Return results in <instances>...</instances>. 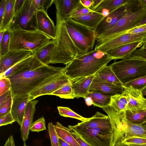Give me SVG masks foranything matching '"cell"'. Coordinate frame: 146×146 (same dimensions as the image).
Returning a JSON list of instances; mask_svg holds the SVG:
<instances>
[{
	"label": "cell",
	"instance_id": "03108f58",
	"mask_svg": "<svg viewBox=\"0 0 146 146\" xmlns=\"http://www.w3.org/2000/svg\"><path fill=\"white\" fill-rule=\"evenodd\" d=\"M23 146H28L26 145L25 142H24V143L23 144Z\"/></svg>",
	"mask_w": 146,
	"mask_h": 146
},
{
	"label": "cell",
	"instance_id": "ffe728a7",
	"mask_svg": "<svg viewBox=\"0 0 146 146\" xmlns=\"http://www.w3.org/2000/svg\"><path fill=\"white\" fill-rule=\"evenodd\" d=\"M143 43L136 42L123 45L107 51L105 53L113 60L126 59L134 50L141 47Z\"/></svg>",
	"mask_w": 146,
	"mask_h": 146
},
{
	"label": "cell",
	"instance_id": "91938a15",
	"mask_svg": "<svg viewBox=\"0 0 146 146\" xmlns=\"http://www.w3.org/2000/svg\"><path fill=\"white\" fill-rule=\"evenodd\" d=\"M127 146H146V143L142 144H126Z\"/></svg>",
	"mask_w": 146,
	"mask_h": 146
},
{
	"label": "cell",
	"instance_id": "5b68a950",
	"mask_svg": "<svg viewBox=\"0 0 146 146\" xmlns=\"http://www.w3.org/2000/svg\"><path fill=\"white\" fill-rule=\"evenodd\" d=\"M125 15L113 27L96 37L97 41L122 34L137 26L146 17V6L141 0H128Z\"/></svg>",
	"mask_w": 146,
	"mask_h": 146
},
{
	"label": "cell",
	"instance_id": "f546056e",
	"mask_svg": "<svg viewBox=\"0 0 146 146\" xmlns=\"http://www.w3.org/2000/svg\"><path fill=\"white\" fill-rule=\"evenodd\" d=\"M35 58V57L33 55L19 62L4 73L0 74V78L8 77L14 74L21 71L28 66Z\"/></svg>",
	"mask_w": 146,
	"mask_h": 146
},
{
	"label": "cell",
	"instance_id": "3957f363",
	"mask_svg": "<svg viewBox=\"0 0 146 146\" xmlns=\"http://www.w3.org/2000/svg\"><path fill=\"white\" fill-rule=\"evenodd\" d=\"M109 117L111 125V146L131 137L146 138V125L133 123L127 118L125 111L118 112L110 105L102 108Z\"/></svg>",
	"mask_w": 146,
	"mask_h": 146
},
{
	"label": "cell",
	"instance_id": "7a4b0ae2",
	"mask_svg": "<svg viewBox=\"0 0 146 146\" xmlns=\"http://www.w3.org/2000/svg\"><path fill=\"white\" fill-rule=\"evenodd\" d=\"M112 58L105 52L93 50L76 56L65 67L64 73L71 80L96 74Z\"/></svg>",
	"mask_w": 146,
	"mask_h": 146
},
{
	"label": "cell",
	"instance_id": "1f68e13d",
	"mask_svg": "<svg viewBox=\"0 0 146 146\" xmlns=\"http://www.w3.org/2000/svg\"><path fill=\"white\" fill-rule=\"evenodd\" d=\"M125 114L127 119L133 123L142 125L146 122V110H126Z\"/></svg>",
	"mask_w": 146,
	"mask_h": 146
},
{
	"label": "cell",
	"instance_id": "d6986e66",
	"mask_svg": "<svg viewBox=\"0 0 146 146\" xmlns=\"http://www.w3.org/2000/svg\"><path fill=\"white\" fill-rule=\"evenodd\" d=\"M29 95L26 94L13 96L11 112L16 121L21 126L25 110L30 101Z\"/></svg>",
	"mask_w": 146,
	"mask_h": 146
},
{
	"label": "cell",
	"instance_id": "7402d4cb",
	"mask_svg": "<svg viewBox=\"0 0 146 146\" xmlns=\"http://www.w3.org/2000/svg\"><path fill=\"white\" fill-rule=\"evenodd\" d=\"M105 17L101 13L93 11L86 15L71 18L76 22L94 31L98 24Z\"/></svg>",
	"mask_w": 146,
	"mask_h": 146
},
{
	"label": "cell",
	"instance_id": "d6a6232c",
	"mask_svg": "<svg viewBox=\"0 0 146 146\" xmlns=\"http://www.w3.org/2000/svg\"><path fill=\"white\" fill-rule=\"evenodd\" d=\"M73 82V80L71 81L49 95H55L64 99H74L76 97L72 88Z\"/></svg>",
	"mask_w": 146,
	"mask_h": 146
},
{
	"label": "cell",
	"instance_id": "e7e4bbea",
	"mask_svg": "<svg viewBox=\"0 0 146 146\" xmlns=\"http://www.w3.org/2000/svg\"><path fill=\"white\" fill-rule=\"evenodd\" d=\"M143 3L146 6V0H141Z\"/></svg>",
	"mask_w": 146,
	"mask_h": 146
},
{
	"label": "cell",
	"instance_id": "db71d44e",
	"mask_svg": "<svg viewBox=\"0 0 146 146\" xmlns=\"http://www.w3.org/2000/svg\"><path fill=\"white\" fill-rule=\"evenodd\" d=\"M80 1L84 7L90 9L92 5L93 0H80Z\"/></svg>",
	"mask_w": 146,
	"mask_h": 146
},
{
	"label": "cell",
	"instance_id": "ba28073f",
	"mask_svg": "<svg viewBox=\"0 0 146 146\" xmlns=\"http://www.w3.org/2000/svg\"><path fill=\"white\" fill-rule=\"evenodd\" d=\"M109 66L122 84L146 75V62L141 60H121Z\"/></svg>",
	"mask_w": 146,
	"mask_h": 146
},
{
	"label": "cell",
	"instance_id": "f1b7e54d",
	"mask_svg": "<svg viewBox=\"0 0 146 146\" xmlns=\"http://www.w3.org/2000/svg\"><path fill=\"white\" fill-rule=\"evenodd\" d=\"M111 96L97 92L89 91L87 98H90L94 106L102 108L110 105Z\"/></svg>",
	"mask_w": 146,
	"mask_h": 146
},
{
	"label": "cell",
	"instance_id": "ac0fdd59",
	"mask_svg": "<svg viewBox=\"0 0 146 146\" xmlns=\"http://www.w3.org/2000/svg\"><path fill=\"white\" fill-rule=\"evenodd\" d=\"M38 102L35 100L29 101L25 110L20 129L21 137L24 142L28 139L30 128L33 122L36 105Z\"/></svg>",
	"mask_w": 146,
	"mask_h": 146
},
{
	"label": "cell",
	"instance_id": "ab89813d",
	"mask_svg": "<svg viewBox=\"0 0 146 146\" xmlns=\"http://www.w3.org/2000/svg\"><path fill=\"white\" fill-rule=\"evenodd\" d=\"M136 59L146 62V48L140 47L133 51L125 59Z\"/></svg>",
	"mask_w": 146,
	"mask_h": 146
},
{
	"label": "cell",
	"instance_id": "003e7915",
	"mask_svg": "<svg viewBox=\"0 0 146 146\" xmlns=\"http://www.w3.org/2000/svg\"><path fill=\"white\" fill-rule=\"evenodd\" d=\"M144 124H145V125H146V122H145V123H143Z\"/></svg>",
	"mask_w": 146,
	"mask_h": 146
},
{
	"label": "cell",
	"instance_id": "94428289",
	"mask_svg": "<svg viewBox=\"0 0 146 146\" xmlns=\"http://www.w3.org/2000/svg\"><path fill=\"white\" fill-rule=\"evenodd\" d=\"M146 23V17L142 20L138 24V25H141Z\"/></svg>",
	"mask_w": 146,
	"mask_h": 146
},
{
	"label": "cell",
	"instance_id": "4fadbf2b",
	"mask_svg": "<svg viewBox=\"0 0 146 146\" xmlns=\"http://www.w3.org/2000/svg\"><path fill=\"white\" fill-rule=\"evenodd\" d=\"M68 127L80 130L100 128L111 131V125L109 116L98 111L86 121L78 123L74 125H69Z\"/></svg>",
	"mask_w": 146,
	"mask_h": 146
},
{
	"label": "cell",
	"instance_id": "9c48e42d",
	"mask_svg": "<svg viewBox=\"0 0 146 146\" xmlns=\"http://www.w3.org/2000/svg\"><path fill=\"white\" fill-rule=\"evenodd\" d=\"M36 11L32 0H26L19 12L14 17L9 29L10 31L17 30H37Z\"/></svg>",
	"mask_w": 146,
	"mask_h": 146
},
{
	"label": "cell",
	"instance_id": "5bb4252c",
	"mask_svg": "<svg viewBox=\"0 0 146 146\" xmlns=\"http://www.w3.org/2000/svg\"><path fill=\"white\" fill-rule=\"evenodd\" d=\"M126 5L118 8L104 17L94 31L96 38L113 27L125 15Z\"/></svg>",
	"mask_w": 146,
	"mask_h": 146
},
{
	"label": "cell",
	"instance_id": "c3c4849f",
	"mask_svg": "<svg viewBox=\"0 0 146 146\" xmlns=\"http://www.w3.org/2000/svg\"><path fill=\"white\" fill-rule=\"evenodd\" d=\"M68 128L72 135L75 138L80 146H91L83 139L73 129L70 128Z\"/></svg>",
	"mask_w": 146,
	"mask_h": 146
},
{
	"label": "cell",
	"instance_id": "7dc6e473",
	"mask_svg": "<svg viewBox=\"0 0 146 146\" xmlns=\"http://www.w3.org/2000/svg\"><path fill=\"white\" fill-rule=\"evenodd\" d=\"M145 32H146V23L137 26L123 33L136 34Z\"/></svg>",
	"mask_w": 146,
	"mask_h": 146
},
{
	"label": "cell",
	"instance_id": "8fae6325",
	"mask_svg": "<svg viewBox=\"0 0 146 146\" xmlns=\"http://www.w3.org/2000/svg\"><path fill=\"white\" fill-rule=\"evenodd\" d=\"M72 129L91 146H111V130L100 128Z\"/></svg>",
	"mask_w": 146,
	"mask_h": 146
},
{
	"label": "cell",
	"instance_id": "8d00e7d4",
	"mask_svg": "<svg viewBox=\"0 0 146 146\" xmlns=\"http://www.w3.org/2000/svg\"><path fill=\"white\" fill-rule=\"evenodd\" d=\"M122 85L126 86H131L142 92L146 89V75Z\"/></svg>",
	"mask_w": 146,
	"mask_h": 146
},
{
	"label": "cell",
	"instance_id": "4dcf8cb0",
	"mask_svg": "<svg viewBox=\"0 0 146 146\" xmlns=\"http://www.w3.org/2000/svg\"><path fill=\"white\" fill-rule=\"evenodd\" d=\"M96 75L102 80L112 84H122L109 66H104L97 73Z\"/></svg>",
	"mask_w": 146,
	"mask_h": 146
},
{
	"label": "cell",
	"instance_id": "6f0895ef",
	"mask_svg": "<svg viewBox=\"0 0 146 146\" xmlns=\"http://www.w3.org/2000/svg\"><path fill=\"white\" fill-rule=\"evenodd\" d=\"M5 31L0 30V43L3 40Z\"/></svg>",
	"mask_w": 146,
	"mask_h": 146
},
{
	"label": "cell",
	"instance_id": "8992f818",
	"mask_svg": "<svg viewBox=\"0 0 146 146\" xmlns=\"http://www.w3.org/2000/svg\"><path fill=\"white\" fill-rule=\"evenodd\" d=\"M51 39L37 30L13 31H11L9 50L34 52L46 45Z\"/></svg>",
	"mask_w": 146,
	"mask_h": 146
},
{
	"label": "cell",
	"instance_id": "d590c367",
	"mask_svg": "<svg viewBox=\"0 0 146 146\" xmlns=\"http://www.w3.org/2000/svg\"><path fill=\"white\" fill-rule=\"evenodd\" d=\"M11 31L7 29L5 32L3 40L0 43V56L7 53L9 50Z\"/></svg>",
	"mask_w": 146,
	"mask_h": 146
},
{
	"label": "cell",
	"instance_id": "60d3db41",
	"mask_svg": "<svg viewBox=\"0 0 146 146\" xmlns=\"http://www.w3.org/2000/svg\"><path fill=\"white\" fill-rule=\"evenodd\" d=\"M47 128L50 139L51 146H59L58 137L55 130L54 125L52 122H49Z\"/></svg>",
	"mask_w": 146,
	"mask_h": 146
},
{
	"label": "cell",
	"instance_id": "603a6c76",
	"mask_svg": "<svg viewBox=\"0 0 146 146\" xmlns=\"http://www.w3.org/2000/svg\"><path fill=\"white\" fill-rule=\"evenodd\" d=\"M80 3V0H54L56 11L64 20L70 17Z\"/></svg>",
	"mask_w": 146,
	"mask_h": 146
},
{
	"label": "cell",
	"instance_id": "9f6ffc18",
	"mask_svg": "<svg viewBox=\"0 0 146 146\" xmlns=\"http://www.w3.org/2000/svg\"><path fill=\"white\" fill-rule=\"evenodd\" d=\"M11 139L10 137H9L7 139L3 146H11Z\"/></svg>",
	"mask_w": 146,
	"mask_h": 146
},
{
	"label": "cell",
	"instance_id": "b9f144b4",
	"mask_svg": "<svg viewBox=\"0 0 146 146\" xmlns=\"http://www.w3.org/2000/svg\"><path fill=\"white\" fill-rule=\"evenodd\" d=\"M110 106L118 112H123L126 110L125 106L120 102L115 96H111Z\"/></svg>",
	"mask_w": 146,
	"mask_h": 146
},
{
	"label": "cell",
	"instance_id": "e575fe53",
	"mask_svg": "<svg viewBox=\"0 0 146 146\" xmlns=\"http://www.w3.org/2000/svg\"><path fill=\"white\" fill-rule=\"evenodd\" d=\"M13 99V95L11 89L3 102L0 104V116H2L11 110Z\"/></svg>",
	"mask_w": 146,
	"mask_h": 146
},
{
	"label": "cell",
	"instance_id": "be15d7a7",
	"mask_svg": "<svg viewBox=\"0 0 146 146\" xmlns=\"http://www.w3.org/2000/svg\"><path fill=\"white\" fill-rule=\"evenodd\" d=\"M141 47L143 48H146V42L143 44Z\"/></svg>",
	"mask_w": 146,
	"mask_h": 146
},
{
	"label": "cell",
	"instance_id": "6125c7cd",
	"mask_svg": "<svg viewBox=\"0 0 146 146\" xmlns=\"http://www.w3.org/2000/svg\"><path fill=\"white\" fill-rule=\"evenodd\" d=\"M115 146H127L126 145L123 143H120L117 145Z\"/></svg>",
	"mask_w": 146,
	"mask_h": 146
},
{
	"label": "cell",
	"instance_id": "f5cc1de1",
	"mask_svg": "<svg viewBox=\"0 0 146 146\" xmlns=\"http://www.w3.org/2000/svg\"><path fill=\"white\" fill-rule=\"evenodd\" d=\"M103 0H93L92 5L89 9L93 11H94Z\"/></svg>",
	"mask_w": 146,
	"mask_h": 146
},
{
	"label": "cell",
	"instance_id": "ee69618b",
	"mask_svg": "<svg viewBox=\"0 0 146 146\" xmlns=\"http://www.w3.org/2000/svg\"><path fill=\"white\" fill-rule=\"evenodd\" d=\"M93 12L89 9L84 7L80 3L73 11L70 18L79 17Z\"/></svg>",
	"mask_w": 146,
	"mask_h": 146
},
{
	"label": "cell",
	"instance_id": "4316f807",
	"mask_svg": "<svg viewBox=\"0 0 146 146\" xmlns=\"http://www.w3.org/2000/svg\"><path fill=\"white\" fill-rule=\"evenodd\" d=\"M126 92L128 98V103L126 108V110H141V106L137 97V90L131 86H126L122 85Z\"/></svg>",
	"mask_w": 146,
	"mask_h": 146
},
{
	"label": "cell",
	"instance_id": "7bdbcfd3",
	"mask_svg": "<svg viewBox=\"0 0 146 146\" xmlns=\"http://www.w3.org/2000/svg\"><path fill=\"white\" fill-rule=\"evenodd\" d=\"M0 96L4 94L11 89V83L8 77L0 78Z\"/></svg>",
	"mask_w": 146,
	"mask_h": 146
},
{
	"label": "cell",
	"instance_id": "6da1fadb",
	"mask_svg": "<svg viewBox=\"0 0 146 146\" xmlns=\"http://www.w3.org/2000/svg\"><path fill=\"white\" fill-rule=\"evenodd\" d=\"M65 67L44 64L38 68L16 73L8 78L13 95L29 94L64 72Z\"/></svg>",
	"mask_w": 146,
	"mask_h": 146
},
{
	"label": "cell",
	"instance_id": "681fc988",
	"mask_svg": "<svg viewBox=\"0 0 146 146\" xmlns=\"http://www.w3.org/2000/svg\"><path fill=\"white\" fill-rule=\"evenodd\" d=\"M25 0H15L14 6V17H16L19 12Z\"/></svg>",
	"mask_w": 146,
	"mask_h": 146
},
{
	"label": "cell",
	"instance_id": "f35d334b",
	"mask_svg": "<svg viewBox=\"0 0 146 146\" xmlns=\"http://www.w3.org/2000/svg\"><path fill=\"white\" fill-rule=\"evenodd\" d=\"M46 129L45 119L44 117H42L33 122L31 126L30 131L38 132Z\"/></svg>",
	"mask_w": 146,
	"mask_h": 146
},
{
	"label": "cell",
	"instance_id": "7c38bea8",
	"mask_svg": "<svg viewBox=\"0 0 146 146\" xmlns=\"http://www.w3.org/2000/svg\"><path fill=\"white\" fill-rule=\"evenodd\" d=\"M71 81L63 73L58 76L36 88L29 94V99L31 101L40 96L49 94Z\"/></svg>",
	"mask_w": 146,
	"mask_h": 146
},
{
	"label": "cell",
	"instance_id": "484cf974",
	"mask_svg": "<svg viewBox=\"0 0 146 146\" xmlns=\"http://www.w3.org/2000/svg\"><path fill=\"white\" fill-rule=\"evenodd\" d=\"M15 0H6L3 19L0 24V30L9 29L14 18V6Z\"/></svg>",
	"mask_w": 146,
	"mask_h": 146
},
{
	"label": "cell",
	"instance_id": "bcb514c9",
	"mask_svg": "<svg viewBox=\"0 0 146 146\" xmlns=\"http://www.w3.org/2000/svg\"><path fill=\"white\" fill-rule=\"evenodd\" d=\"M121 143L125 144L137 145L146 144V138L136 137H131L125 140Z\"/></svg>",
	"mask_w": 146,
	"mask_h": 146
},
{
	"label": "cell",
	"instance_id": "44dd1931",
	"mask_svg": "<svg viewBox=\"0 0 146 146\" xmlns=\"http://www.w3.org/2000/svg\"><path fill=\"white\" fill-rule=\"evenodd\" d=\"M96 74L73 80L72 88L76 98H87L90 85Z\"/></svg>",
	"mask_w": 146,
	"mask_h": 146
},
{
	"label": "cell",
	"instance_id": "2e32d148",
	"mask_svg": "<svg viewBox=\"0 0 146 146\" xmlns=\"http://www.w3.org/2000/svg\"><path fill=\"white\" fill-rule=\"evenodd\" d=\"M123 90L122 84H112L102 80L96 75L90 85L89 91L112 96L121 94Z\"/></svg>",
	"mask_w": 146,
	"mask_h": 146
},
{
	"label": "cell",
	"instance_id": "11a10c76",
	"mask_svg": "<svg viewBox=\"0 0 146 146\" xmlns=\"http://www.w3.org/2000/svg\"><path fill=\"white\" fill-rule=\"evenodd\" d=\"M59 146H71L60 138L58 137Z\"/></svg>",
	"mask_w": 146,
	"mask_h": 146
},
{
	"label": "cell",
	"instance_id": "52a82bcc",
	"mask_svg": "<svg viewBox=\"0 0 146 146\" xmlns=\"http://www.w3.org/2000/svg\"><path fill=\"white\" fill-rule=\"evenodd\" d=\"M64 20L68 33L78 50V55L93 50L96 39L94 31L71 18Z\"/></svg>",
	"mask_w": 146,
	"mask_h": 146
},
{
	"label": "cell",
	"instance_id": "836d02e7",
	"mask_svg": "<svg viewBox=\"0 0 146 146\" xmlns=\"http://www.w3.org/2000/svg\"><path fill=\"white\" fill-rule=\"evenodd\" d=\"M57 109L60 115L65 117H69L84 121L89 119L82 116L67 107L58 106Z\"/></svg>",
	"mask_w": 146,
	"mask_h": 146
},
{
	"label": "cell",
	"instance_id": "816d5d0a",
	"mask_svg": "<svg viewBox=\"0 0 146 146\" xmlns=\"http://www.w3.org/2000/svg\"><path fill=\"white\" fill-rule=\"evenodd\" d=\"M6 0H1L0 1V24H1L5 13Z\"/></svg>",
	"mask_w": 146,
	"mask_h": 146
},
{
	"label": "cell",
	"instance_id": "f907efd6",
	"mask_svg": "<svg viewBox=\"0 0 146 146\" xmlns=\"http://www.w3.org/2000/svg\"><path fill=\"white\" fill-rule=\"evenodd\" d=\"M137 97L139 101L141 104L142 110H146V98L144 97L142 92L138 90Z\"/></svg>",
	"mask_w": 146,
	"mask_h": 146
},
{
	"label": "cell",
	"instance_id": "cb8c5ba5",
	"mask_svg": "<svg viewBox=\"0 0 146 146\" xmlns=\"http://www.w3.org/2000/svg\"><path fill=\"white\" fill-rule=\"evenodd\" d=\"M128 0H103L94 11L108 15L118 8L126 5Z\"/></svg>",
	"mask_w": 146,
	"mask_h": 146
},
{
	"label": "cell",
	"instance_id": "30bf717a",
	"mask_svg": "<svg viewBox=\"0 0 146 146\" xmlns=\"http://www.w3.org/2000/svg\"><path fill=\"white\" fill-rule=\"evenodd\" d=\"M136 42H146V32L136 34L123 33L97 41L94 50L104 52L126 44Z\"/></svg>",
	"mask_w": 146,
	"mask_h": 146
},
{
	"label": "cell",
	"instance_id": "9a60e30c",
	"mask_svg": "<svg viewBox=\"0 0 146 146\" xmlns=\"http://www.w3.org/2000/svg\"><path fill=\"white\" fill-rule=\"evenodd\" d=\"M33 55V52L30 51H9L4 55L0 56V74L19 62Z\"/></svg>",
	"mask_w": 146,
	"mask_h": 146
},
{
	"label": "cell",
	"instance_id": "d4e9b609",
	"mask_svg": "<svg viewBox=\"0 0 146 146\" xmlns=\"http://www.w3.org/2000/svg\"><path fill=\"white\" fill-rule=\"evenodd\" d=\"M54 127L58 137L61 138L71 146H80L72 135L68 127L64 126L58 122L54 125Z\"/></svg>",
	"mask_w": 146,
	"mask_h": 146
},
{
	"label": "cell",
	"instance_id": "74e56055",
	"mask_svg": "<svg viewBox=\"0 0 146 146\" xmlns=\"http://www.w3.org/2000/svg\"><path fill=\"white\" fill-rule=\"evenodd\" d=\"M32 3L37 11L43 10L47 11L54 3V0H32Z\"/></svg>",
	"mask_w": 146,
	"mask_h": 146
},
{
	"label": "cell",
	"instance_id": "680465c9",
	"mask_svg": "<svg viewBox=\"0 0 146 146\" xmlns=\"http://www.w3.org/2000/svg\"><path fill=\"white\" fill-rule=\"evenodd\" d=\"M10 137L11 139V146H16L13 136L12 135H11L10 136Z\"/></svg>",
	"mask_w": 146,
	"mask_h": 146
},
{
	"label": "cell",
	"instance_id": "83f0119b",
	"mask_svg": "<svg viewBox=\"0 0 146 146\" xmlns=\"http://www.w3.org/2000/svg\"><path fill=\"white\" fill-rule=\"evenodd\" d=\"M53 44L52 40L40 49L33 52L34 55L44 64L49 65L50 64L51 51Z\"/></svg>",
	"mask_w": 146,
	"mask_h": 146
},
{
	"label": "cell",
	"instance_id": "f6af8a7d",
	"mask_svg": "<svg viewBox=\"0 0 146 146\" xmlns=\"http://www.w3.org/2000/svg\"><path fill=\"white\" fill-rule=\"evenodd\" d=\"M15 121L11 111L6 114L0 116V126L12 124Z\"/></svg>",
	"mask_w": 146,
	"mask_h": 146
},
{
	"label": "cell",
	"instance_id": "277c9868",
	"mask_svg": "<svg viewBox=\"0 0 146 146\" xmlns=\"http://www.w3.org/2000/svg\"><path fill=\"white\" fill-rule=\"evenodd\" d=\"M56 33L52 40L50 64L62 63L66 65L79 54L78 50L67 31L64 20L56 11Z\"/></svg>",
	"mask_w": 146,
	"mask_h": 146
},
{
	"label": "cell",
	"instance_id": "e0dca14e",
	"mask_svg": "<svg viewBox=\"0 0 146 146\" xmlns=\"http://www.w3.org/2000/svg\"><path fill=\"white\" fill-rule=\"evenodd\" d=\"M37 30L41 32L52 40L56 36V26L50 18L47 11L40 10L36 13Z\"/></svg>",
	"mask_w": 146,
	"mask_h": 146
}]
</instances>
